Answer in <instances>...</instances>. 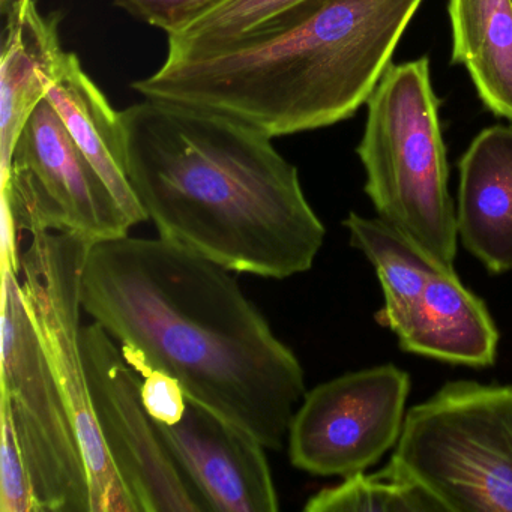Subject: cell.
<instances>
[{
    "label": "cell",
    "mask_w": 512,
    "mask_h": 512,
    "mask_svg": "<svg viewBox=\"0 0 512 512\" xmlns=\"http://www.w3.org/2000/svg\"><path fill=\"white\" fill-rule=\"evenodd\" d=\"M155 427L206 511L280 509L266 448L250 434L191 398L179 421Z\"/></svg>",
    "instance_id": "11"
},
{
    "label": "cell",
    "mask_w": 512,
    "mask_h": 512,
    "mask_svg": "<svg viewBox=\"0 0 512 512\" xmlns=\"http://www.w3.org/2000/svg\"><path fill=\"white\" fill-rule=\"evenodd\" d=\"M458 170V238L491 274L512 271V127L482 130Z\"/></svg>",
    "instance_id": "12"
},
{
    "label": "cell",
    "mask_w": 512,
    "mask_h": 512,
    "mask_svg": "<svg viewBox=\"0 0 512 512\" xmlns=\"http://www.w3.org/2000/svg\"><path fill=\"white\" fill-rule=\"evenodd\" d=\"M0 427V512H38L31 475L4 407H0Z\"/></svg>",
    "instance_id": "20"
},
{
    "label": "cell",
    "mask_w": 512,
    "mask_h": 512,
    "mask_svg": "<svg viewBox=\"0 0 512 512\" xmlns=\"http://www.w3.org/2000/svg\"><path fill=\"white\" fill-rule=\"evenodd\" d=\"M392 458L448 512H512V385L446 383L406 413Z\"/></svg>",
    "instance_id": "5"
},
{
    "label": "cell",
    "mask_w": 512,
    "mask_h": 512,
    "mask_svg": "<svg viewBox=\"0 0 512 512\" xmlns=\"http://www.w3.org/2000/svg\"><path fill=\"white\" fill-rule=\"evenodd\" d=\"M131 367L142 379V397L146 410L155 422L173 424L184 415L187 406V394L182 386L169 374L154 370L145 362L125 356Z\"/></svg>",
    "instance_id": "22"
},
{
    "label": "cell",
    "mask_w": 512,
    "mask_h": 512,
    "mask_svg": "<svg viewBox=\"0 0 512 512\" xmlns=\"http://www.w3.org/2000/svg\"><path fill=\"white\" fill-rule=\"evenodd\" d=\"M0 62V170L10 164L14 146L35 107L46 98L64 50L59 14L43 16L35 0H19L7 14Z\"/></svg>",
    "instance_id": "14"
},
{
    "label": "cell",
    "mask_w": 512,
    "mask_h": 512,
    "mask_svg": "<svg viewBox=\"0 0 512 512\" xmlns=\"http://www.w3.org/2000/svg\"><path fill=\"white\" fill-rule=\"evenodd\" d=\"M365 193L379 218L443 268L457 256V212L448 190V160L431 85L430 62L391 65L367 101L358 149Z\"/></svg>",
    "instance_id": "4"
},
{
    "label": "cell",
    "mask_w": 512,
    "mask_h": 512,
    "mask_svg": "<svg viewBox=\"0 0 512 512\" xmlns=\"http://www.w3.org/2000/svg\"><path fill=\"white\" fill-rule=\"evenodd\" d=\"M299 0H227L193 26L169 38L170 58L199 55L253 31Z\"/></svg>",
    "instance_id": "19"
},
{
    "label": "cell",
    "mask_w": 512,
    "mask_h": 512,
    "mask_svg": "<svg viewBox=\"0 0 512 512\" xmlns=\"http://www.w3.org/2000/svg\"><path fill=\"white\" fill-rule=\"evenodd\" d=\"M307 512H448L445 505L391 458L380 472H358L308 499Z\"/></svg>",
    "instance_id": "18"
},
{
    "label": "cell",
    "mask_w": 512,
    "mask_h": 512,
    "mask_svg": "<svg viewBox=\"0 0 512 512\" xmlns=\"http://www.w3.org/2000/svg\"><path fill=\"white\" fill-rule=\"evenodd\" d=\"M80 344L101 437L139 512L206 511L149 416L121 344L97 322L82 326Z\"/></svg>",
    "instance_id": "10"
},
{
    "label": "cell",
    "mask_w": 512,
    "mask_h": 512,
    "mask_svg": "<svg viewBox=\"0 0 512 512\" xmlns=\"http://www.w3.org/2000/svg\"><path fill=\"white\" fill-rule=\"evenodd\" d=\"M17 2H19V0H0V8H2V14L7 16V14L10 13L11 8H13Z\"/></svg>",
    "instance_id": "23"
},
{
    "label": "cell",
    "mask_w": 512,
    "mask_h": 512,
    "mask_svg": "<svg viewBox=\"0 0 512 512\" xmlns=\"http://www.w3.org/2000/svg\"><path fill=\"white\" fill-rule=\"evenodd\" d=\"M83 311L125 356L176 380L191 400L281 451L304 398V368L232 271L161 238L89 245Z\"/></svg>",
    "instance_id": "1"
},
{
    "label": "cell",
    "mask_w": 512,
    "mask_h": 512,
    "mask_svg": "<svg viewBox=\"0 0 512 512\" xmlns=\"http://www.w3.org/2000/svg\"><path fill=\"white\" fill-rule=\"evenodd\" d=\"M2 404L16 430L38 512H91V482L67 398L23 298L19 268L2 256Z\"/></svg>",
    "instance_id": "6"
},
{
    "label": "cell",
    "mask_w": 512,
    "mask_h": 512,
    "mask_svg": "<svg viewBox=\"0 0 512 512\" xmlns=\"http://www.w3.org/2000/svg\"><path fill=\"white\" fill-rule=\"evenodd\" d=\"M409 392V374L391 364L305 392L287 434L293 466L317 476L365 472L397 446Z\"/></svg>",
    "instance_id": "9"
},
{
    "label": "cell",
    "mask_w": 512,
    "mask_h": 512,
    "mask_svg": "<svg viewBox=\"0 0 512 512\" xmlns=\"http://www.w3.org/2000/svg\"><path fill=\"white\" fill-rule=\"evenodd\" d=\"M424 0H299L242 37L167 56L133 89L212 110L275 137L352 118L373 94Z\"/></svg>",
    "instance_id": "3"
},
{
    "label": "cell",
    "mask_w": 512,
    "mask_h": 512,
    "mask_svg": "<svg viewBox=\"0 0 512 512\" xmlns=\"http://www.w3.org/2000/svg\"><path fill=\"white\" fill-rule=\"evenodd\" d=\"M2 221L14 235L68 233L89 244L134 227L47 98L29 116L2 172Z\"/></svg>",
    "instance_id": "8"
},
{
    "label": "cell",
    "mask_w": 512,
    "mask_h": 512,
    "mask_svg": "<svg viewBox=\"0 0 512 512\" xmlns=\"http://www.w3.org/2000/svg\"><path fill=\"white\" fill-rule=\"evenodd\" d=\"M395 335L404 352L472 367L493 364L499 343L487 307L454 268L439 269L430 278Z\"/></svg>",
    "instance_id": "13"
},
{
    "label": "cell",
    "mask_w": 512,
    "mask_h": 512,
    "mask_svg": "<svg viewBox=\"0 0 512 512\" xmlns=\"http://www.w3.org/2000/svg\"><path fill=\"white\" fill-rule=\"evenodd\" d=\"M343 224L349 230L350 244L370 260L382 284L385 305L376 314L377 323L395 334L430 278L443 266L382 218L352 212Z\"/></svg>",
    "instance_id": "17"
},
{
    "label": "cell",
    "mask_w": 512,
    "mask_h": 512,
    "mask_svg": "<svg viewBox=\"0 0 512 512\" xmlns=\"http://www.w3.org/2000/svg\"><path fill=\"white\" fill-rule=\"evenodd\" d=\"M46 98L83 154L103 176L133 226L148 221L125 170L121 116L83 71L74 53L56 64Z\"/></svg>",
    "instance_id": "15"
},
{
    "label": "cell",
    "mask_w": 512,
    "mask_h": 512,
    "mask_svg": "<svg viewBox=\"0 0 512 512\" xmlns=\"http://www.w3.org/2000/svg\"><path fill=\"white\" fill-rule=\"evenodd\" d=\"M119 116L128 181L161 238L238 274L286 280L313 268L325 226L271 137L151 98Z\"/></svg>",
    "instance_id": "2"
},
{
    "label": "cell",
    "mask_w": 512,
    "mask_h": 512,
    "mask_svg": "<svg viewBox=\"0 0 512 512\" xmlns=\"http://www.w3.org/2000/svg\"><path fill=\"white\" fill-rule=\"evenodd\" d=\"M448 13L452 64L491 113L512 121V0H449Z\"/></svg>",
    "instance_id": "16"
},
{
    "label": "cell",
    "mask_w": 512,
    "mask_h": 512,
    "mask_svg": "<svg viewBox=\"0 0 512 512\" xmlns=\"http://www.w3.org/2000/svg\"><path fill=\"white\" fill-rule=\"evenodd\" d=\"M227 0H113L116 7L176 37Z\"/></svg>",
    "instance_id": "21"
},
{
    "label": "cell",
    "mask_w": 512,
    "mask_h": 512,
    "mask_svg": "<svg viewBox=\"0 0 512 512\" xmlns=\"http://www.w3.org/2000/svg\"><path fill=\"white\" fill-rule=\"evenodd\" d=\"M89 245L68 233H34L28 247L19 250V278L41 346L79 433L91 482V512H139L104 445L83 364L80 316Z\"/></svg>",
    "instance_id": "7"
}]
</instances>
